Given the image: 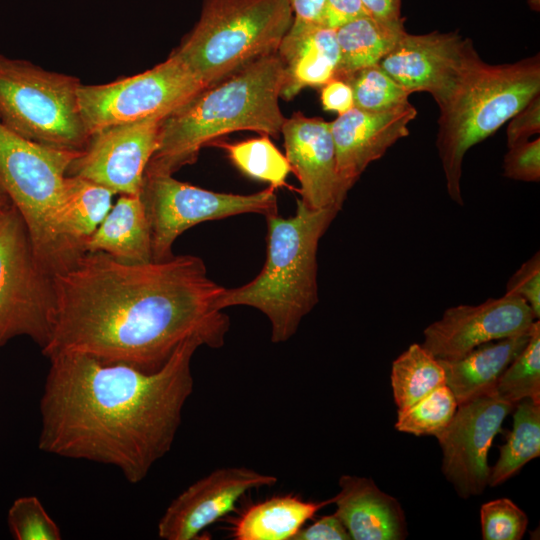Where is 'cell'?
<instances>
[{"label": "cell", "instance_id": "29", "mask_svg": "<svg viewBox=\"0 0 540 540\" xmlns=\"http://www.w3.org/2000/svg\"><path fill=\"white\" fill-rule=\"evenodd\" d=\"M492 392L513 405L525 399L540 403L539 319L532 326L527 344L501 374Z\"/></svg>", "mask_w": 540, "mask_h": 540}, {"label": "cell", "instance_id": "31", "mask_svg": "<svg viewBox=\"0 0 540 540\" xmlns=\"http://www.w3.org/2000/svg\"><path fill=\"white\" fill-rule=\"evenodd\" d=\"M353 93L354 107L382 111L409 102L407 93L379 65L358 70L345 80Z\"/></svg>", "mask_w": 540, "mask_h": 540}, {"label": "cell", "instance_id": "34", "mask_svg": "<svg viewBox=\"0 0 540 540\" xmlns=\"http://www.w3.org/2000/svg\"><path fill=\"white\" fill-rule=\"evenodd\" d=\"M503 175L506 178L539 182L540 180V138L523 141L508 147L503 160Z\"/></svg>", "mask_w": 540, "mask_h": 540}, {"label": "cell", "instance_id": "12", "mask_svg": "<svg viewBox=\"0 0 540 540\" xmlns=\"http://www.w3.org/2000/svg\"><path fill=\"white\" fill-rule=\"evenodd\" d=\"M514 406L493 392L480 395L458 404L436 436L443 453L442 471L461 497L479 495L488 486V452Z\"/></svg>", "mask_w": 540, "mask_h": 540}, {"label": "cell", "instance_id": "2", "mask_svg": "<svg viewBox=\"0 0 540 540\" xmlns=\"http://www.w3.org/2000/svg\"><path fill=\"white\" fill-rule=\"evenodd\" d=\"M202 345L184 341L151 373L79 353L48 358L39 449L111 465L128 482H141L173 445L193 392L192 357Z\"/></svg>", "mask_w": 540, "mask_h": 540}, {"label": "cell", "instance_id": "42", "mask_svg": "<svg viewBox=\"0 0 540 540\" xmlns=\"http://www.w3.org/2000/svg\"><path fill=\"white\" fill-rule=\"evenodd\" d=\"M12 203L6 193L4 192L3 188L0 185V210L10 206Z\"/></svg>", "mask_w": 540, "mask_h": 540}, {"label": "cell", "instance_id": "14", "mask_svg": "<svg viewBox=\"0 0 540 540\" xmlns=\"http://www.w3.org/2000/svg\"><path fill=\"white\" fill-rule=\"evenodd\" d=\"M538 320L519 296L505 293L478 305H458L424 329L421 344L438 360H454L495 340L528 332Z\"/></svg>", "mask_w": 540, "mask_h": 540}, {"label": "cell", "instance_id": "3", "mask_svg": "<svg viewBox=\"0 0 540 540\" xmlns=\"http://www.w3.org/2000/svg\"><path fill=\"white\" fill-rule=\"evenodd\" d=\"M283 67L277 53L263 56L205 87L162 119L158 146L144 173L169 174L197 160L201 148L236 131L281 134Z\"/></svg>", "mask_w": 540, "mask_h": 540}, {"label": "cell", "instance_id": "1", "mask_svg": "<svg viewBox=\"0 0 540 540\" xmlns=\"http://www.w3.org/2000/svg\"><path fill=\"white\" fill-rule=\"evenodd\" d=\"M53 282L54 321L41 349L48 358L79 353L151 373L190 338L222 347L230 328L220 307L226 288L194 255L131 264L86 252Z\"/></svg>", "mask_w": 540, "mask_h": 540}, {"label": "cell", "instance_id": "10", "mask_svg": "<svg viewBox=\"0 0 540 540\" xmlns=\"http://www.w3.org/2000/svg\"><path fill=\"white\" fill-rule=\"evenodd\" d=\"M206 86L173 53L151 69L78 89L82 120L91 135L105 128L165 117Z\"/></svg>", "mask_w": 540, "mask_h": 540}, {"label": "cell", "instance_id": "37", "mask_svg": "<svg viewBox=\"0 0 540 540\" xmlns=\"http://www.w3.org/2000/svg\"><path fill=\"white\" fill-rule=\"evenodd\" d=\"M292 540H351L342 521L333 513L301 528Z\"/></svg>", "mask_w": 540, "mask_h": 540}, {"label": "cell", "instance_id": "19", "mask_svg": "<svg viewBox=\"0 0 540 540\" xmlns=\"http://www.w3.org/2000/svg\"><path fill=\"white\" fill-rule=\"evenodd\" d=\"M276 53L283 67L280 97L291 100L306 87L334 79L339 61L336 30L293 21Z\"/></svg>", "mask_w": 540, "mask_h": 540}, {"label": "cell", "instance_id": "15", "mask_svg": "<svg viewBox=\"0 0 540 540\" xmlns=\"http://www.w3.org/2000/svg\"><path fill=\"white\" fill-rule=\"evenodd\" d=\"M475 51L473 42L456 31L405 32L378 65L407 93L428 92L439 103Z\"/></svg>", "mask_w": 540, "mask_h": 540}, {"label": "cell", "instance_id": "32", "mask_svg": "<svg viewBox=\"0 0 540 540\" xmlns=\"http://www.w3.org/2000/svg\"><path fill=\"white\" fill-rule=\"evenodd\" d=\"M8 526L16 540H60V528L35 496L17 498L8 511Z\"/></svg>", "mask_w": 540, "mask_h": 540}, {"label": "cell", "instance_id": "26", "mask_svg": "<svg viewBox=\"0 0 540 540\" xmlns=\"http://www.w3.org/2000/svg\"><path fill=\"white\" fill-rule=\"evenodd\" d=\"M514 408L513 428L500 447L497 462L490 468L491 487L502 484L540 455V403L525 399Z\"/></svg>", "mask_w": 540, "mask_h": 540}, {"label": "cell", "instance_id": "20", "mask_svg": "<svg viewBox=\"0 0 540 540\" xmlns=\"http://www.w3.org/2000/svg\"><path fill=\"white\" fill-rule=\"evenodd\" d=\"M332 497L334 514L353 540H401L407 536L400 503L381 491L370 478L343 475Z\"/></svg>", "mask_w": 540, "mask_h": 540}, {"label": "cell", "instance_id": "25", "mask_svg": "<svg viewBox=\"0 0 540 540\" xmlns=\"http://www.w3.org/2000/svg\"><path fill=\"white\" fill-rule=\"evenodd\" d=\"M404 24H388L370 15L336 29L339 61L334 79L345 81L360 69L377 65L405 33Z\"/></svg>", "mask_w": 540, "mask_h": 540}, {"label": "cell", "instance_id": "5", "mask_svg": "<svg viewBox=\"0 0 540 540\" xmlns=\"http://www.w3.org/2000/svg\"><path fill=\"white\" fill-rule=\"evenodd\" d=\"M540 94L539 54L513 63L488 64L475 51L439 107L436 147L446 190L459 206L467 151L494 134Z\"/></svg>", "mask_w": 540, "mask_h": 540}, {"label": "cell", "instance_id": "18", "mask_svg": "<svg viewBox=\"0 0 540 540\" xmlns=\"http://www.w3.org/2000/svg\"><path fill=\"white\" fill-rule=\"evenodd\" d=\"M281 134L291 171L300 183L301 201L312 209H342L343 193L329 122L297 112L286 118Z\"/></svg>", "mask_w": 540, "mask_h": 540}, {"label": "cell", "instance_id": "8", "mask_svg": "<svg viewBox=\"0 0 540 540\" xmlns=\"http://www.w3.org/2000/svg\"><path fill=\"white\" fill-rule=\"evenodd\" d=\"M76 76L0 54V122L31 141L83 151L90 135L78 105Z\"/></svg>", "mask_w": 540, "mask_h": 540}, {"label": "cell", "instance_id": "23", "mask_svg": "<svg viewBox=\"0 0 540 540\" xmlns=\"http://www.w3.org/2000/svg\"><path fill=\"white\" fill-rule=\"evenodd\" d=\"M113 195L99 184L67 175L56 223L61 238L77 255L85 253L84 242L110 211Z\"/></svg>", "mask_w": 540, "mask_h": 540}, {"label": "cell", "instance_id": "17", "mask_svg": "<svg viewBox=\"0 0 540 540\" xmlns=\"http://www.w3.org/2000/svg\"><path fill=\"white\" fill-rule=\"evenodd\" d=\"M416 116V108L407 102L382 111L353 107L329 122L337 174L346 196L370 163L409 135V123Z\"/></svg>", "mask_w": 540, "mask_h": 540}, {"label": "cell", "instance_id": "38", "mask_svg": "<svg viewBox=\"0 0 540 540\" xmlns=\"http://www.w3.org/2000/svg\"><path fill=\"white\" fill-rule=\"evenodd\" d=\"M369 15L362 0H325L323 24L336 30L340 26Z\"/></svg>", "mask_w": 540, "mask_h": 540}, {"label": "cell", "instance_id": "22", "mask_svg": "<svg viewBox=\"0 0 540 540\" xmlns=\"http://www.w3.org/2000/svg\"><path fill=\"white\" fill-rule=\"evenodd\" d=\"M83 248L85 253L104 252L131 264L153 261L150 226L140 195H121Z\"/></svg>", "mask_w": 540, "mask_h": 540}, {"label": "cell", "instance_id": "33", "mask_svg": "<svg viewBox=\"0 0 540 540\" xmlns=\"http://www.w3.org/2000/svg\"><path fill=\"white\" fill-rule=\"evenodd\" d=\"M480 521L484 540H520L528 525L527 515L508 498L484 503Z\"/></svg>", "mask_w": 540, "mask_h": 540}, {"label": "cell", "instance_id": "16", "mask_svg": "<svg viewBox=\"0 0 540 540\" xmlns=\"http://www.w3.org/2000/svg\"><path fill=\"white\" fill-rule=\"evenodd\" d=\"M277 478L247 467L219 468L182 491L166 508L158 523L164 540H193L214 522L235 509L248 491L273 486Z\"/></svg>", "mask_w": 540, "mask_h": 540}, {"label": "cell", "instance_id": "30", "mask_svg": "<svg viewBox=\"0 0 540 540\" xmlns=\"http://www.w3.org/2000/svg\"><path fill=\"white\" fill-rule=\"evenodd\" d=\"M458 403L450 388L443 384L408 409L397 412L398 431L416 436H437L451 421Z\"/></svg>", "mask_w": 540, "mask_h": 540}, {"label": "cell", "instance_id": "11", "mask_svg": "<svg viewBox=\"0 0 540 540\" xmlns=\"http://www.w3.org/2000/svg\"><path fill=\"white\" fill-rule=\"evenodd\" d=\"M275 188L253 194L219 193L193 186L169 174L144 173L140 197L151 234L152 260L173 256L179 235L199 223L230 216L278 213Z\"/></svg>", "mask_w": 540, "mask_h": 540}, {"label": "cell", "instance_id": "6", "mask_svg": "<svg viewBox=\"0 0 540 540\" xmlns=\"http://www.w3.org/2000/svg\"><path fill=\"white\" fill-rule=\"evenodd\" d=\"M293 18L288 0H203L197 23L172 53L208 87L275 53Z\"/></svg>", "mask_w": 540, "mask_h": 540}, {"label": "cell", "instance_id": "7", "mask_svg": "<svg viewBox=\"0 0 540 540\" xmlns=\"http://www.w3.org/2000/svg\"><path fill=\"white\" fill-rule=\"evenodd\" d=\"M81 152L31 141L0 122V185L24 220L38 259L53 275L80 257L61 238L56 216L68 168Z\"/></svg>", "mask_w": 540, "mask_h": 540}, {"label": "cell", "instance_id": "43", "mask_svg": "<svg viewBox=\"0 0 540 540\" xmlns=\"http://www.w3.org/2000/svg\"><path fill=\"white\" fill-rule=\"evenodd\" d=\"M528 4L534 11H540V0H528Z\"/></svg>", "mask_w": 540, "mask_h": 540}, {"label": "cell", "instance_id": "21", "mask_svg": "<svg viewBox=\"0 0 540 540\" xmlns=\"http://www.w3.org/2000/svg\"><path fill=\"white\" fill-rule=\"evenodd\" d=\"M531 330L482 344L454 360H439L445 383L457 403L491 393L501 374L527 344Z\"/></svg>", "mask_w": 540, "mask_h": 540}, {"label": "cell", "instance_id": "24", "mask_svg": "<svg viewBox=\"0 0 540 540\" xmlns=\"http://www.w3.org/2000/svg\"><path fill=\"white\" fill-rule=\"evenodd\" d=\"M332 498L304 501L292 495L275 496L249 507L233 528L236 540H292L304 524Z\"/></svg>", "mask_w": 540, "mask_h": 540}, {"label": "cell", "instance_id": "35", "mask_svg": "<svg viewBox=\"0 0 540 540\" xmlns=\"http://www.w3.org/2000/svg\"><path fill=\"white\" fill-rule=\"evenodd\" d=\"M505 293L522 298L540 317V253L537 251L510 277Z\"/></svg>", "mask_w": 540, "mask_h": 540}, {"label": "cell", "instance_id": "4", "mask_svg": "<svg viewBox=\"0 0 540 540\" xmlns=\"http://www.w3.org/2000/svg\"><path fill=\"white\" fill-rule=\"evenodd\" d=\"M340 210L312 209L296 200L292 217L266 216L267 255L260 273L247 284L225 289L220 307L250 306L271 324V341L294 336L319 301L317 251L321 237Z\"/></svg>", "mask_w": 540, "mask_h": 540}, {"label": "cell", "instance_id": "13", "mask_svg": "<svg viewBox=\"0 0 540 540\" xmlns=\"http://www.w3.org/2000/svg\"><path fill=\"white\" fill-rule=\"evenodd\" d=\"M163 118L111 126L91 135L67 175L92 181L114 194L140 195L145 169L158 146Z\"/></svg>", "mask_w": 540, "mask_h": 540}, {"label": "cell", "instance_id": "41", "mask_svg": "<svg viewBox=\"0 0 540 540\" xmlns=\"http://www.w3.org/2000/svg\"><path fill=\"white\" fill-rule=\"evenodd\" d=\"M293 11V21L323 24L325 0H288Z\"/></svg>", "mask_w": 540, "mask_h": 540}, {"label": "cell", "instance_id": "39", "mask_svg": "<svg viewBox=\"0 0 540 540\" xmlns=\"http://www.w3.org/2000/svg\"><path fill=\"white\" fill-rule=\"evenodd\" d=\"M321 102L324 110L341 115L354 107L352 89L347 82L332 79L323 85Z\"/></svg>", "mask_w": 540, "mask_h": 540}, {"label": "cell", "instance_id": "40", "mask_svg": "<svg viewBox=\"0 0 540 540\" xmlns=\"http://www.w3.org/2000/svg\"><path fill=\"white\" fill-rule=\"evenodd\" d=\"M402 0H362L367 13L375 20L388 24H404Z\"/></svg>", "mask_w": 540, "mask_h": 540}, {"label": "cell", "instance_id": "36", "mask_svg": "<svg viewBox=\"0 0 540 540\" xmlns=\"http://www.w3.org/2000/svg\"><path fill=\"white\" fill-rule=\"evenodd\" d=\"M507 146L528 140L540 132V94L517 112L507 127Z\"/></svg>", "mask_w": 540, "mask_h": 540}, {"label": "cell", "instance_id": "28", "mask_svg": "<svg viewBox=\"0 0 540 540\" xmlns=\"http://www.w3.org/2000/svg\"><path fill=\"white\" fill-rule=\"evenodd\" d=\"M231 162L245 175L264 181L274 188L284 186L291 171L286 158L272 143L269 136L263 135L234 144L219 143Z\"/></svg>", "mask_w": 540, "mask_h": 540}, {"label": "cell", "instance_id": "9", "mask_svg": "<svg viewBox=\"0 0 540 540\" xmlns=\"http://www.w3.org/2000/svg\"><path fill=\"white\" fill-rule=\"evenodd\" d=\"M56 308L51 274L38 259L16 207L0 210V347L27 336L48 343Z\"/></svg>", "mask_w": 540, "mask_h": 540}, {"label": "cell", "instance_id": "27", "mask_svg": "<svg viewBox=\"0 0 540 540\" xmlns=\"http://www.w3.org/2000/svg\"><path fill=\"white\" fill-rule=\"evenodd\" d=\"M443 384L445 372L440 361L421 344H411L392 363L391 386L397 412L408 409Z\"/></svg>", "mask_w": 540, "mask_h": 540}]
</instances>
